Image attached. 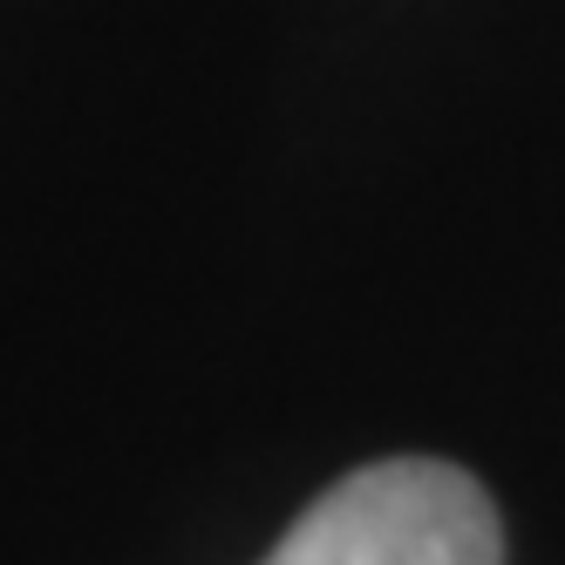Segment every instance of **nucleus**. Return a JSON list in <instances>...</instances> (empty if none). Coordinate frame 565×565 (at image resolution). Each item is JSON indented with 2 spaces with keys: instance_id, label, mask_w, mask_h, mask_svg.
Listing matches in <instances>:
<instances>
[{
  "instance_id": "obj_1",
  "label": "nucleus",
  "mask_w": 565,
  "mask_h": 565,
  "mask_svg": "<svg viewBox=\"0 0 565 565\" xmlns=\"http://www.w3.org/2000/svg\"><path fill=\"white\" fill-rule=\"evenodd\" d=\"M259 565H504V539L477 477L395 457L313 498Z\"/></svg>"
}]
</instances>
